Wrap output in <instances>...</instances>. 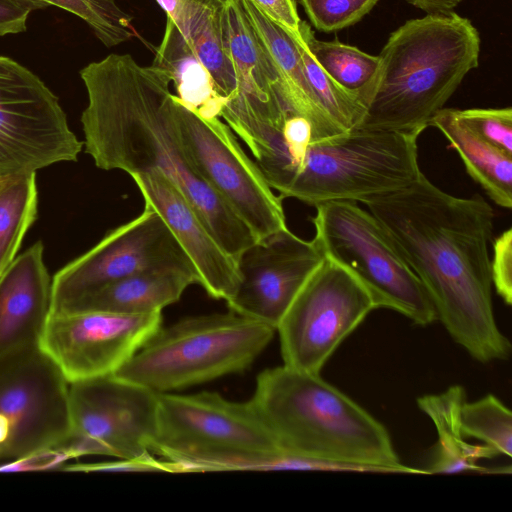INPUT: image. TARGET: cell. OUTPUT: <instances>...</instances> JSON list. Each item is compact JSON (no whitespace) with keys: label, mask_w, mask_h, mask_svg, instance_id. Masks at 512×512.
<instances>
[{"label":"cell","mask_w":512,"mask_h":512,"mask_svg":"<svg viewBox=\"0 0 512 512\" xmlns=\"http://www.w3.org/2000/svg\"><path fill=\"white\" fill-rule=\"evenodd\" d=\"M364 204L423 283L451 338L478 362L508 359L511 344L492 303L491 205L446 193L422 172Z\"/></svg>","instance_id":"6da1fadb"},{"label":"cell","mask_w":512,"mask_h":512,"mask_svg":"<svg viewBox=\"0 0 512 512\" xmlns=\"http://www.w3.org/2000/svg\"><path fill=\"white\" fill-rule=\"evenodd\" d=\"M80 76L88 96L81 115L83 146L98 168L164 174L235 260L258 240L188 160L175 130L174 94L165 71L141 66L129 54H110L82 68Z\"/></svg>","instance_id":"7a4b0ae2"},{"label":"cell","mask_w":512,"mask_h":512,"mask_svg":"<svg viewBox=\"0 0 512 512\" xmlns=\"http://www.w3.org/2000/svg\"><path fill=\"white\" fill-rule=\"evenodd\" d=\"M249 400L291 455L338 471L429 474L402 464L387 429L320 374L267 368Z\"/></svg>","instance_id":"3957f363"},{"label":"cell","mask_w":512,"mask_h":512,"mask_svg":"<svg viewBox=\"0 0 512 512\" xmlns=\"http://www.w3.org/2000/svg\"><path fill=\"white\" fill-rule=\"evenodd\" d=\"M479 54L477 29L453 11L406 21L390 34L359 93L364 114L354 129L422 133Z\"/></svg>","instance_id":"277c9868"},{"label":"cell","mask_w":512,"mask_h":512,"mask_svg":"<svg viewBox=\"0 0 512 512\" xmlns=\"http://www.w3.org/2000/svg\"><path fill=\"white\" fill-rule=\"evenodd\" d=\"M153 455L174 473L234 470H308L307 459L285 452L250 400L215 392L160 393Z\"/></svg>","instance_id":"5b68a950"},{"label":"cell","mask_w":512,"mask_h":512,"mask_svg":"<svg viewBox=\"0 0 512 512\" xmlns=\"http://www.w3.org/2000/svg\"><path fill=\"white\" fill-rule=\"evenodd\" d=\"M275 329L229 310L190 316L159 330L114 375L171 393L248 370Z\"/></svg>","instance_id":"8992f818"},{"label":"cell","mask_w":512,"mask_h":512,"mask_svg":"<svg viewBox=\"0 0 512 512\" xmlns=\"http://www.w3.org/2000/svg\"><path fill=\"white\" fill-rule=\"evenodd\" d=\"M421 133L351 129L309 144L280 190L316 206L329 201L362 202L413 183L421 170Z\"/></svg>","instance_id":"52a82bcc"},{"label":"cell","mask_w":512,"mask_h":512,"mask_svg":"<svg viewBox=\"0 0 512 512\" xmlns=\"http://www.w3.org/2000/svg\"><path fill=\"white\" fill-rule=\"evenodd\" d=\"M315 208L314 239L325 258L353 273L369 290L378 309L394 310L418 326L437 320L423 283L369 210L344 200Z\"/></svg>","instance_id":"ba28073f"},{"label":"cell","mask_w":512,"mask_h":512,"mask_svg":"<svg viewBox=\"0 0 512 512\" xmlns=\"http://www.w3.org/2000/svg\"><path fill=\"white\" fill-rule=\"evenodd\" d=\"M172 118L185 154L206 183L257 239L287 228L282 205L257 164L220 118H207L173 95Z\"/></svg>","instance_id":"9c48e42d"},{"label":"cell","mask_w":512,"mask_h":512,"mask_svg":"<svg viewBox=\"0 0 512 512\" xmlns=\"http://www.w3.org/2000/svg\"><path fill=\"white\" fill-rule=\"evenodd\" d=\"M69 383L39 346L0 356V463L60 450L70 433Z\"/></svg>","instance_id":"30bf717a"},{"label":"cell","mask_w":512,"mask_h":512,"mask_svg":"<svg viewBox=\"0 0 512 512\" xmlns=\"http://www.w3.org/2000/svg\"><path fill=\"white\" fill-rule=\"evenodd\" d=\"M375 309L378 306L362 282L325 258L276 329L283 365L320 374L342 341Z\"/></svg>","instance_id":"8fae6325"},{"label":"cell","mask_w":512,"mask_h":512,"mask_svg":"<svg viewBox=\"0 0 512 512\" xmlns=\"http://www.w3.org/2000/svg\"><path fill=\"white\" fill-rule=\"evenodd\" d=\"M82 148L57 96L32 71L0 56V175L76 161Z\"/></svg>","instance_id":"7c38bea8"},{"label":"cell","mask_w":512,"mask_h":512,"mask_svg":"<svg viewBox=\"0 0 512 512\" xmlns=\"http://www.w3.org/2000/svg\"><path fill=\"white\" fill-rule=\"evenodd\" d=\"M158 393L108 375L69 385L68 459L104 455L133 459L152 454Z\"/></svg>","instance_id":"4fadbf2b"},{"label":"cell","mask_w":512,"mask_h":512,"mask_svg":"<svg viewBox=\"0 0 512 512\" xmlns=\"http://www.w3.org/2000/svg\"><path fill=\"white\" fill-rule=\"evenodd\" d=\"M162 269L195 271L162 217L145 204L139 216L111 230L54 275L51 313L119 279Z\"/></svg>","instance_id":"5bb4252c"},{"label":"cell","mask_w":512,"mask_h":512,"mask_svg":"<svg viewBox=\"0 0 512 512\" xmlns=\"http://www.w3.org/2000/svg\"><path fill=\"white\" fill-rule=\"evenodd\" d=\"M162 326V312L51 313L39 347L69 384L114 375Z\"/></svg>","instance_id":"9a60e30c"},{"label":"cell","mask_w":512,"mask_h":512,"mask_svg":"<svg viewBox=\"0 0 512 512\" xmlns=\"http://www.w3.org/2000/svg\"><path fill=\"white\" fill-rule=\"evenodd\" d=\"M325 259L313 238L288 228L258 239L237 258L239 284L230 311L277 329L303 285Z\"/></svg>","instance_id":"2e32d148"},{"label":"cell","mask_w":512,"mask_h":512,"mask_svg":"<svg viewBox=\"0 0 512 512\" xmlns=\"http://www.w3.org/2000/svg\"><path fill=\"white\" fill-rule=\"evenodd\" d=\"M145 204L155 209L190 259L198 284L214 299L228 300L239 284L236 260L219 244L182 192L156 170L130 175Z\"/></svg>","instance_id":"e0dca14e"},{"label":"cell","mask_w":512,"mask_h":512,"mask_svg":"<svg viewBox=\"0 0 512 512\" xmlns=\"http://www.w3.org/2000/svg\"><path fill=\"white\" fill-rule=\"evenodd\" d=\"M37 241L0 277V356L39 346L52 309V280Z\"/></svg>","instance_id":"ac0fdd59"},{"label":"cell","mask_w":512,"mask_h":512,"mask_svg":"<svg viewBox=\"0 0 512 512\" xmlns=\"http://www.w3.org/2000/svg\"><path fill=\"white\" fill-rule=\"evenodd\" d=\"M241 3L279 75L287 109L309 120L318 140L346 132L317 101L306 78L294 37L263 14L251 0H241Z\"/></svg>","instance_id":"d6986e66"},{"label":"cell","mask_w":512,"mask_h":512,"mask_svg":"<svg viewBox=\"0 0 512 512\" xmlns=\"http://www.w3.org/2000/svg\"><path fill=\"white\" fill-rule=\"evenodd\" d=\"M192 284H198V277L195 271L190 269L140 272L112 282L82 297L60 312L104 311L121 314L162 312L163 308L177 302Z\"/></svg>","instance_id":"ffe728a7"},{"label":"cell","mask_w":512,"mask_h":512,"mask_svg":"<svg viewBox=\"0 0 512 512\" xmlns=\"http://www.w3.org/2000/svg\"><path fill=\"white\" fill-rule=\"evenodd\" d=\"M461 158L467 173L498 206L512 207V155L492 145L456 115L442 108L430 120Z\"/></svg>","instance_id":"44dd1931"},{"label":"cell","mask_w":512,"mask_h":512,"mask_svg":"<svg viewBox=\"0 0 512 512\" xmlns=\"http://www.w3.org/2000/svg\"><path fill=\"white\" fill-rule=\"evenodd\" d=\"M466 401L462 386L453 385L440 394L425 395L417 404L434 423L438 441L431 466L433 473H459L464 471L494 472L477 462L499 456L487 445H473L466 441L461 426V410Z\"/></svg>","instance_id":"7402d4cb"},{"label":"cell","mask_w":512,"mask_h":512,"mask_svg":"<svg viewBox=\"0 0 512 512\" xmlns=\"http://www.w3.org/2000/svg\"><path fill=\"white\" fill-rule=\"evenodd\" d=\"M226 0H184L176 26L209 72L218 94L226 101L237 90L236 72L223 28Z\"/></svg>","instance_id":"603a6c76"},{"label":"cell","mask_w":512,"mask_h":512,"mask_svg":"<svg viewBox=\"0 0 512 512\" xmlns=\"http://www.w3.org/2000/svg\"><path fill=\"white\" fill-rule=\"evenodd\" d=\"M152 65L170 76L176 96L188 107L207 118L220 117L226 100L218 94L209 72L168 17Z\"/></svg>","instance_id":"cb8c5ba5"},{"label":"cell","mask_w":512,"mask_h":512,"mask_svg":"<svg viewBox=\"0 0 512 512\" xmlns=\"http://www.w3.org/2000/svg\"><path fill=\"white\" fill-rule=\"evenodd\" d=\"M36 173L0 175V277L37 217Z\"/></svg>","instance_id":"d4e9b609"},{"label":"cell","mask_w":512,"mask_h":512,"mask_svg":"<svg viewBox=\"0 0 512 512\" xmlns=\"http://www.w3.org/2000/svg\"><path fill=\"white\" fill-rule=\"evenodd\" d=\"M300 35L319 66L343 89L359 96L373 78L378 56L338 41L318 40L311 27L301 21Z\"/></svg>","instance_id":"484cf974"},{"label":"cell","mask_w":512,"mask_h":512,"mask_svg":"<svg viewBox=\"0 0 512 512\" xmlns=\"http://www.w3.org/2000/svg\"><path fill=\"white\" fill-rule=\"evenodd\" d=\"M31 10L48 6L66 10L84 20L96 37L106 46L113 47L133 37L132 17L115 0H19Z\"/></svg>","instance_id":"4316f807"},{"label":"cell","mask_w":512,"mask_h":512,"mask_svg":"<svg viewBox=\"0 0 512 512\" xmlns=\"http://www.w3.org/2000/svg\"><path fill=\"white\" fill-rule=\"evenodd\" d=\"M294 39L306 78L322 109L343 130L356 128L364 114L359 96L343 89L319 66L301 35Z\"/></svg>","instance_id":"83f0119b"},{"label":"cell","mask_w":512,"mask_h":512,"mask_svg":"<svg viewBox=\"0 0 512 512\" xmlns=\"http://www.w3.org/2000/svg\"><path fill=\"white\" fill-rule=\"evenodd\" d=\"M465 438H475L498 455L512 456V413L496 396L488 394L467 402L461 410Z\"/></svg>","instance_id":"f1b7e54d"},{"label":"cell","mask_w":512,"mask_h":512,"mask_svg":"<svg viewBox=\"0 0 512 512\" xmlns=\"http://www.w3.org/2000/svg\"><path fill=\"white\" fill-rule=\"evenodd\" d=\"M378 0H300L311 24L322 32H334L354 25Z\"/></svg>","instance_id":"f546056e"},{"label":"cell","mask_w":512,"mask_h":512,"mask_svg":"<svg viewBox=\"0 0 512 512\" xmlns=\"http://www.w3.org/2000/svg\"><path fill=\"white\" fill-rule=\"evenodd\" d=\"M456 115L483 139L512 155V109H455Z\"/></svg>","instance_id":"4dcf8cb0"},{"label":"cell","mask_w":512,"mask_h":512,"mask_svg":"<svg viewBox=\"0 0 512 512\" xmlns=\"http://www.w3.org/2000/svg\"><path fill=\"white\" fill-rule=\"evenodd\" d=\"M490 259L492 285L507 304H512V229L502 232L492 244Z\"/></svg>","instance_id":"1f68e13d"},{"label":"cell","mask_w":512,"mask_h":512,"mask_svg":"<svg viewBox=\"0 0 512 512\" xmlns=\"http://www.w3.org/2000/svg\"><path fill=\"white\" fill-rule=\"evenodd\" d=\"M66 470L83 471V472H148V471H161L172 472L173 467L167 460H160L154 457L153 454H148L142 457L133 459H118L113 462L95 463V464H81L69 466Z\"/></svg>","instance_id":"d6a6232c"},{"label":"cell","mask_w":512,"mask_h":512,"mask_svg":"<svg viewBox=\"0 0 512 512\" xmlns=\"http://www.w3.org/2000/svg\"><path fill=\"white\" fill-rule=\"evenodd\" d=\"M270 20L294 37H300L301 20L293 0H251Z\"/></svg>","instance_id":"836d02e7"},{"label":"cell","mask_w":512,"mask_h":512,"mask_svg":"<svg viewBox=\"0 0 512 512\" xmlns=\"http://www.w3.org/2000/svg\"><path fill=\"white\" fill-rule=\"evenodd\" d=\"M31 11L19 0H0V37L25 31Z\"/></svg>","instance_id":"e575fe53"},{"label":"cell","mask_w":512,"mask_h":512,"mask_svg":"<svg viewBox=\"0 0 512 512\" xmlns=\"http://www.w3.org/2000/svg\"><path fill=\"white\" fill-rule=\"evenodd\" d=\"M427 14H446L455 8L461 0H406Z\"/></svg>","instance_id":"d590c367"},{"label":"cell","mask_w":512,"mask_h":512,"mask_svg":"<svg viewBox=\"0 0 512 512\" xmlns=\"http://www.w3.org/2000/svg\"><path fill=\"white\" fill-rule=\"evenodd\" d=\"M165 11L166 16L177 23L183 7L184 0H156Z\"/></svg>","instance_id":"8d00e7d4"}]
</instances>
